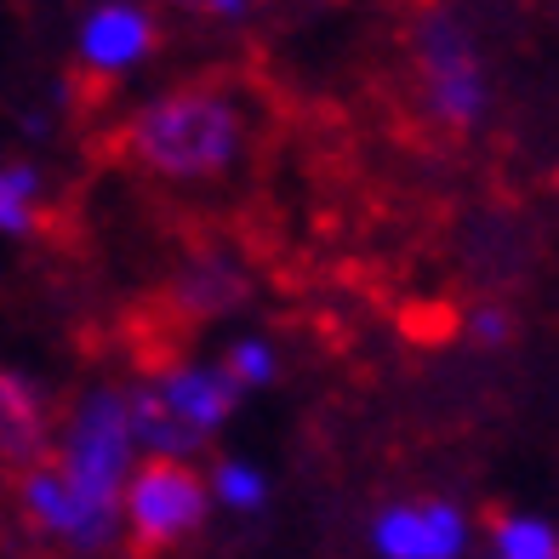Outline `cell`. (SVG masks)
Masks as SVG:
<instances>
[{"instance_id": "obj_7", "label": "cell", "mask_w": 559, "mask_h": 559, "mask_svg": "<svg viewBox=\"0 0 559 559\" xmlns=\"http://www.w3.org/2000/svg\"><path fill=\"white\" fill-rule=\"evenodd\" d=\"M52 456V412L40 389L17 371H0V474H29Z\"/></svg>"}, {"instance_id": "obj_13", "label": "cell", "mask_w": 559, "mask_h": 559, "mask_svg": "<svg viewBox=\"0 0 559 559\" xmlns=\"http://www.w3.org/2000/svg\"><path fill=\"white\" fill-rule=\"evenodd\" d=\"M217 491L235 508H263V479H258V468H246V463H217Z\"/></svg>"}, {"instance_id": "obj_4", "label": "cell", "mask_w": 559, "mask_h": 559, "mask_svg": "<svg viewBox=\"0 0 559 559\" xmlns=\"http://www.w3.org/2000/svg\"><path fill=\"white\" fill-rule=\"evenodd\" d=\"M120 508H126V531H132V554L155 559L200 531V520H206V479L183 456H148L143 468L126 474Z\"/></svg>"}, {"instance_id": "obj_8", "label": "cell", "mask_w": 559, "mask_h": 559, "mask_svg": "<svg viewBox=\"0 0 559 559\" xmlns=\"http://www.w3.org/2000/svg\"><path fill=\"white\" fill-rule=\"evenodd\" d=\"M155 40H160V29L143 7L109 0V7H97L81 23V63L97 69V74H120V69H132L155 52Z\"/></svg>"}, {"instance_id": "obj_11", "label": "cell", "mask_w": 559, "mask_h": 559, "mask_svg": "<svg viewBox=\"0 0 559 559\" xmlns=\"http://www.w3.org/2000/svg\"><path fill=\"white\" fill-rule=\"evenodd\" d=\"M497 559H559V537L543 520H497Z\"/></svg>"}, {"instance_id": "obj_9", "label": "cell", "mask_w": 559, "mask_h": 559, "mask_svg": "<svg viewBox=\"0 0 559 559\" xmlns=\"http://www.w3.org/2000/svg\"><path fill=\"white\" fill-rule=\"evenodd\" d=\"M40 177L35 166H0V235H35L40 228Z\"/></svg>"}, {"instance_id": "obj_6", "label": "cell", "mask_w": 559, "mask_h": 559, "mask_svg": "<svg viewBox=\"0 0 559 559\" xmlns=\"http://www.w3.org/2000/svg\"><path fill=\"white\" fill-rule=\"evenodd\" d=\"M463 543H468V525L440 497L400 502L377 520V548H383L389 559H456Z\"/></svg>"}, {"instance_id": "obj_2", "label": "cell", "mask_w": 559, "mask_h": 559, "mask_svg": "<svg viewBox=\"0 0 559 559\" xmlns=\"http://www.w3.org/2000/svg\"><path fill=\"white\" fill-rule=\"evenodd\" d=\"M132 451H138V440H132V417H126V394L97 389L81 400V412H74L69 435H63V451L52 456L74 502L109 531L120 514L126 474H132Z\"/></svg>"}, {"instance_id": "obj_12", "label": "cell", "mask_w": 559, "mask_h": 559, "mask_svg": "<svg viewBox=\"0 0 559 559\" xmlns=\"http://www.w3.org/2000/svg\"><path fill=\"white\" fill-rule=\"evenodd\" d=\"M235 389H263V383H274V354H269V343H258V337H240L235 348L223 354V366H217Z\"/></svg>"}, {"instance_id": "obj_10", "label": "cell", "mask_w": 559, "mask_h": 559, "mask_svg": "<svg viewBox=\"0 0 559 559\" xmlns=\"http://www.w3.org/2000/svg\"><path fill=\"white\" fill-rule=\"evenodd\" d=\"M177 297H183V309H194V314H223L246 297V280L235 269H223V263H200V269L183 274Z\"/></svg>"}, {"instance_id": "obj_1", "label": "cell", "mask_w": 559, "mask_h": 559, "mask_svg": "<svg viewBox=\"0 0 559 559\" xmlns=\"http://www.w3.org/2000/svg\"><path fill=\"white\" fill-rule=\"evenodd\" d=\"M126 155L155 177H212L240 155V109L217 86H177L126 126Z\"/></svg>"}, {"instance_id": "obj_5", "label": "cell", "mask_w": 559, "mask_h": 559, "mask_svg": "<svg viewBox=\"0 0 559 559\" xmlns=\"http://www.w3.org/2000/svg\"><path fill=\"white\" fill-rule=\"evenodd\" d=\"M417 69H423V104L428 120H440L445 132H474L486 120V69L468 29L451 12H423L417 23Z\"/></svg>"}, {"instance_id": "obj_14", "label": "cell", "mask_w": 559, "mask_h": 559, "mask_svg": "<svg viewBox=\"0 0 559 559\" xmlns=\"http://www.w3.org/2000/svg\"><path fill=\"white\" fill-rule=\"evenodd\" d=\"M177 7H189V12H206V17H246L258 0H177Z\"/></svg>"}, {"instance_id": "obj_3", "label": "cell", "mask_w": 559, "mask_h": 559, "mask_svg": "<svg viewBox=\"0 0 559 559\" xmlns=\"http://www.w3.org/2000/svg\"><path fill=\"white\" fill-rule=\"evenodd\" d=\"M235 405L240 389L223 371H166L160 383L126 400V417H132V440L148 445V456H183L189 445L212 440Z\"/></svg>"}, {"instance_id": "obj_15", "label": "cell", "mask_w": 559, "mask_h": 559, "mask_svg": "<svg viewBox=\"0 0 559 559\" xmlns=\"http://www.w3.org/2000/svg\"><path fill=\"white\" fill-rule=\"evenodd\" d=\"M474 332H479V343H502V337H508V314H502V309L474 314Z\"/></svg>"}]
</instances>
